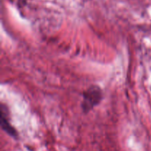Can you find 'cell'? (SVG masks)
Masks as SVG:
<instances>
[{"label":"cell","instance_id":"cell-1","mask_svg":"<svg viewBox=\"0 0 151 151\" xmlns=\"http://www.w3.org/2000/svg\"><path fill=\"white\" fill-rule=\"evenodd\" d=\"M103 98V92L99 86L89 87L83 94L82 108L84 112H88L100 103Z\"/></svg>","mask_w":151,"mask_h":151},{"label":"cell","instance_id":"cell-2","mask_svg":"<svg viewBox=\"0 0 151 151\" xmlns=\"http://www.w3.org/2000/svg\"><path fill=\"white\" fill-rule=\"evenodd\" d=\"M4 113L1 111V127H2L3 129L5 131V132H7L9 135H10L13 137H17V132H16V130L10 125L9 122L7 121V117H4Z\"/></svg>","mask_w":151,"mask_h":151}]
</instances>
